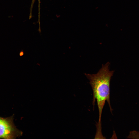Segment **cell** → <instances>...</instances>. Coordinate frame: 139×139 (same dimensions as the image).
<instances>
[{
	"instance_id": "1",
	"label": "cell",
	"mask_w": 139,
	"mask_h": 139,
	"mask_svg": "<svg viewBox=\"0 0 139 139\" xmlns=\"http://www.w3.org/2000/svg\"><path fill=\"white\" fill-rule=\"evenodd\" d=\"M110 63L108 62L103 65L101 68L96 74H85L89 80L92 88L93 94V104L94 106L96 100L98 108L99 118L97 126L101 127V117L105 102L108 104L111 112L112 110L110 101V82L114 71H110L108 67Z\"/></svg>"
},
{
	"instance_id": "2",
	"label": "cell",
	"mask_w": 139,
	"mask_h": 139,
	"mask_svg": "<svg viewBox=\"0 0 139 139\" xmlns=\"http://www.w3.org/2000/svg\"><path fill=\"white\" fill-rule=\"evenodd\" d=\"M14 116L6 118L0 117V139H14L22 135V132L14 124Z\"/></svg>"
},
{
	"instance_id": "3",
	"label": "cell",
	"mask_w": 139,
	"mask_h": 139,
	"mask_svg": "<svg viewBox=\"0 0 139 139\" xmlns=\"http://www.w3.org/2000/svg\"><path fill=\"white\" fill-rule=\"evenodd\" d=\"M127 138L139 139V132L135 131H131Z\"/></svg>"
},
{
	"instance_id": "4",
	"label": "cell",
	"mask_w": 139,
	"mask_h": 139,
	"mask_svg": "<svg viewBox=\"0 0 139 139\" xmlns=\"http://www.w3.org/2000/svg\"><path fill=\"white\" fill-rule=\"evenodd\" d=\"M36 0H32L31 6L30 9V16L31 17L32 16V11L33 8V6L35 1ZM38 16H40V0H38Z\"/></svg>"
},
{
	"instance_id": "5",
	"label": "cell",
	"mask_w": 139,
	"mask_h": 139,
	"mask_svg": "<svg viewBox=\"0 0 139 139\" xmlns=\"http://www.w3.org/2000/svg\"><path fill=\"white\" fill-rule=\"evenodd\" d=\"M23 54V52H21L20 54V56H22Z\"/></svg>"
}]
</instances>
